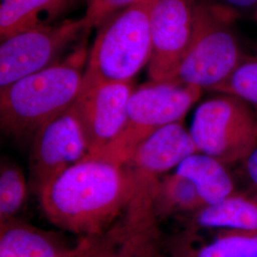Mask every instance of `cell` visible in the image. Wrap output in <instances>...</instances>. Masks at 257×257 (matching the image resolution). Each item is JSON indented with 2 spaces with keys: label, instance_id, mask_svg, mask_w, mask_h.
<instances>
[{
  "label": "cell",
  "instance_id": "obj_21",
  "mask_svg": "<svg viewBox=\"0 0 257 257\" xmlns=\"http://www.w3.org/2000/svg\"><path fill=\"white\" fill-rule=\"evenodd\" d=\"M141 0H88V8L84 18L90 29L99 27L110 16Z\"/></svg>",
  "mask_w": 257,
  "mask_h": 257
},
{
  "label": "cell",
  "instance_id": "obj_15",
  "mask_svg": "<svg viewBox=\"0 0 257 257\" xmlns=\"http://www.w3.org/2000/svg\"><path fill=\"white\" fill-rule=\"evenodd\" d=\"M194 219L202 229L257 231V191H238L228 199L195 212Z\"/></svg>",
  "mask_w": 257,
  "mask_h": 257
},
{
  "label": "cell",
  "instance_id": "obj_5",
  "mask_svg": "<svg viewBox=\"0 0 257 257\" xmlns=\"http://www.w3.org/2000/svg\"><path fill=\"white\" fill-rule=\"evenodd\" d=\"M230 11L198 1L193 42L172 80L213 92L224 82L244 54Z\"/></svg>",
  "mask_w": 257,
  "mask_h": 257
},
{
  "label": "cell",
  "instance_id": "obj_7",
  "mask_svg": "<svg viewBox=\"0 0 257 257\" xmlns=\"http://www.w3.org/2000/svg\"><path fill=\"white\" fill-rule=\"evenodd\" d=\"M89 30L86 19L30 29L1 40L0 90L59 61Z\"/></svg>",
  "mask_w": 257,
  "mask_h": 257
},
{
  "label": "cell",
  "instance_id": "obj_17",
  "mask_svg": "<svg viewBox=\"0 0 257 257\" xmlns=\"http://www.w3.org/2000/svg\"><path fill=\"white\" fill-rule=\"evenodd\" d=\"M194 257H257V231L220 229Z\"/></svg>",
  "mask_w": 257,
  "mask_h": 257
},
{
  "label": "cell",
  "instance_id": "obj_1",
  "mask_svg": "<svg viewBox=\"0 0 257 257\" xmlns=\"http://www.w3.org/2000/svg\"><path fill=\"white\" fill-rule=\"evenodd\" d=\"M136 186V173L127 164L85 157L37 193L52 224L81 237L95 238L127 211Z\"/></svg>",
  "mask_w": 257,
  "mask_h": 257
},
{
  "label": "cell",
  "instance_id": "obj_2",
  "mask_svg": "<svg viewBox=\"0 0 257 257\" xmlns=\"http://www.w3.org/2000/svg\"><path fill=\"white\" fill-rule=\"evenodd\" d=\"M89 52L80 44L44 70L0 90V125L17 138L37 133L69 110L82 88Z\"/></svg>",
  "mask_w": 257,
  "mask_h": 257
},
{
  "label": "cell",
  "instance_id": "obj_19",
  "mask_svg": "<svg viewBox=\"0 0 257 257\" xmlns=\"http://www.w3.org/2000/svg\"><path fill=\"white\" fill-rule=\"evenodd\" d=\"M213 92L233 95L257 110V56L246 55Z\"/></svg>",
  "mask_w": 257,
  "mask_h": 257
},
{
  "label": "cell",
  "instance_id": "obj_11",
  "mask_svg": "<svg viewBox=\"0 0 257 257\" xmlns=\"http://www.w3.org/2000/svg\"><path fill=\"white\" fill-rule=\"evenodd\" d=\"M197 152L190 130L183 121L175 122L158 128L144 140L127 165L149 182L159 183L161 175Z\"/></svg>",
  "mask_w": 257,
  "mask_h": 257
},
{
  "label": "cell",
  "instance_id": "obj_10",
  "mask_svg": "<svg viewBox=\"0 0 257 257\" xmlns=\"http://www.w3.org/2000/svg\"><path fill=\"white\" fill-rule=\"evenodd\" d=\"M135 90L134 81L96 83L81 89L72 110L82 128L88 156L96 154L119 136Z\"/></svg>",
  "mask_w": 257,
  "mask_h": 257
},
{
  "label": "cell",
  "instance_id": "obj_23",
  "mask_svg": "<svg viewBox=\"0 0 257 257\" xmlns=\"http://www.w3.org/2000/svg\"><path fill=\"white\" fill-rule=\"evenodd\" d=\"M243 173L252 190L257 191V147L242 162Z\"/></svg>",
  "mask_w": 257,
  "mask_h": 257
},
{
  "label": "cell",
  "instance_id": "obj_3",
  "mask_svg": "<svg viewBox=\"0 0 257 257\" xmlns=\"http://www.w3.org/2000/svg\"><path fill=\"white\" fill-rule=\"evenodd\" d=\"M150 1L141 0L110 16L98 27L89 52L82 88L100 82H130L152 56Z\"/></svg>",
  "mask_w": 257,
  "mask_h": 257
},
{
  "label": "cell",
  "instance_id": "obj_6",
  "mask_svg": "<svg viewBox=\"0 0 257 257\" xmlns=\"http://www.w3.org/2000/svg\"><path fill=\"white\" fill-rule=\"evenodd\" d=\"M195 110L190 133L197 151L227 165L241 163L257 147V110L216 92Z\"/></svg>",
  "mask_w": 257,
  "mask_h": 257
},
{
  "label": "cell",
  "instance_id": "obj_12",
  "mask_svg": "<svg viewBox=\"0 0 257 257\" xmlns=\"http://www.w3.org/2000/svg\"><path fill=\"white\" fill-rule=\"evenodd\" d=\"M81 237L71 245L55 232L13 218L0 224V257H78L94 243Z\"/></svg>",
  "mask_w": 257,
  "mask_h": 257
},
{
  "label": "cell",
  "instance_id": "obj_8",
  "mask_svg": "<svg viewBox=\"0 0 257 257\" xmlns=\"http://www.w3.org/2000/svg\"><path fill=\"white\" fill-rule=\"evenodd\" d=\"M196 0H151L152 56L150 80H169L175 75L193 42Z\"/></svg>",
  "mask_w": 257,
  "mask_h": 257
},
{
  "label": "cell",
  "instance_id": "obj_25",
  "mask_svg": "<svg viewBox=\"0 0 257 257\" xmlns=\"http://www.w3.org/2000/svg\"><path fill=\"white\" fill-rule=\"evenodd\" d=\"M105 257H120V255L118 251L116 252V251H114L112 248H110V250L108 251V253L106 254Z\"/></svg>",
  "mask_w": 257,
  "mask_h": 257
},
{
  "label": "cell",
  "instance_id": "obj_14",
  "mask_svg": "<svg viewBox=\"0 0 257 257\" xmlns=\"http://www.w3.org/2000/svg\"><path fill=\"white\" fill-rule=\"evenodd\" d=\"M175 172L193 182L205 207L222 202L238 192L229 165L200 152L184 159Z\"/></svg>",
  "mask_w": 257,
  "mask_h": 257
},
{
  "label": "cell",
  "instance_id": "obj_16",
  "mask_svg": "<svg viewBox=\"0 0 257 257\" xmlns=\"http://www.w3.org/2000/svg\"><path fill=\"white\" fill-rule=\"evenodd\" d=\"M205 207L193 182L175 172L164 176L158 186L155 212L169 214L173 212H197Z\"/></svg>",
  "mask_w": 257,
  "mask_h": 257
},
{
  "label": "cell",
  "instance_id": "obj_26",
  "mask_svg": "<svg viewBox=\"0 0 257 257\" xmlns=\"http://www.w3.org/2000/svg\"><path fill=\"white\" fill-rule=\"evenodd\" d=\"M87 1H88V0H87Z\"/></svg>",
  "mask_w": 257,
  "mask_h": 257
},
{
  "label": "cell",
  "instance_id": "obj_24",
  "mask_svg": "<svg viewBox=\"0 0 257 257\" xmlns=\"http://www.w3.org/2000/svg\"><path fill=\"white\" fill-rule=\"evenodd\" d=\"M103 242V241H102ZM102 242H94L91 248H89L86 252H84L78 257H105L110 250L109 243H102Z\"/></svg>",
  "mask_w": 257,
  "mask_h": 257
},
{
  "label": "cell",
  "instance_id": "obj_22",
  "mask_svg": "<svg viewBox=\"0 0 257 257\" xmlns=\"http://www.w3.org/2000/svg\"><path fill=\"white\" fill-rule=\"evenodd\" d=\"M206 2L228 10L235 16L241 12H247L257 6V0H210Z\"/></svg>",
  "mask_w": 257,
  "mask_h": 257
},
{
  "label": "cell",
  "instance_id": "obj_20",
  "mask_svg": "<svg viewBox=\"0 0 257 257\" xmlns=\"http://www.w3.org/2000/svg\"><path fill=\"white\" fill-rule=\"evenodd\" d=\"M156 234V230H150L121 236L118 238L122 242L118 250L120 257H159Z\"/></svg>",
  "mask_w": 257,
  "mask_h": 257
},
{
  "label": "cell",
  "instance_id": "obj_18",
  "mask_svg": "<svg viewBox=\"0 0 257 257\" xmlns=\"http://www.w3.org/2000/svg\"><path fill=\"white\" fill-rule=\"evenodd\" d=\"M28 187L23 172L12 163L0 169V224L16 218L27 198Z\"/></svg>",
  "mask_w": 257,
  "mask_h": 257
},
{
  "label": "cell",
  "instance_id": "obj_4",
  "mask_svg": "<svg viewBox=\"0 0 257 257\" xmlns=\"http://www.w3.org/2000/svg\"><path fill=\"white\" fill-rule=\"evenodd\" d=\"M202 92L201 89L172 79L151 80L136 88L119 136L96 154L86 157L126 165L138 146L158 128L183 121Z\"/></svg>",
  "mask_w": 257,
  "mask_h": 257
},
{
  "label": "cell",
  "instance_id": "obj_13",
  "mask_svg": "<svg viewBox=\"0 0 257 257\" xmlns=\"http://www.w3.org/2000/svg\"><path fill=\"white\" fill-rule=\"evenodd\" d=\"M81 0H1V40L30 29L58 23Z\"/></svg>",
  "mask_w": 257,
  "mask_h": 257
},
{
  "label": "cell",
  "instance_id": "obj_9",
  "mask_svg": "<svg viewBox=\"0 0 257 257\" xmlns=\"http://www.w3.org/2000/svg\"><path fill=\"white\" fill-rule=\"evenodd\" d=\"M89 154L82 128L72 107L37 131L30 155L32 187L37 193Z\"/></svg>",
  "mask_w": 257,
  "mask_h": 257
}]
</instances>
